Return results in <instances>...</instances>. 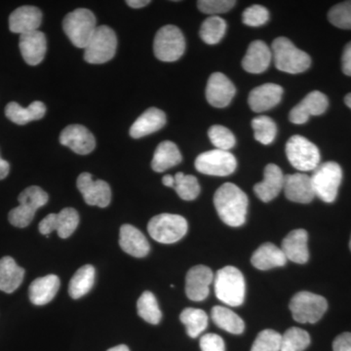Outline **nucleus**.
Segmentation results:
<instances>
[{"mask_svg":"<svg viewBox=\"0 0 351 351\" xmlns=\"http://www.w3.org/2000/svg\"><path fill=\"white\" fill-rule=\"evenodd\" d=\"M307 240H308V234L306 230H295L289 233L281 245V250L287 260L300 265L308 262L309 251Z\"/></svg>","mask_w":351,"mask_h":351,"instance_id":"25","label":"nucleus"},{"mask_svg":"<svg viewBox=\"0 0 351 351\" xmlns=\"http://www.w3.org/2000/svg\"><path fill=\"white\" fill-rule=\"evenodd\" d=\"M48 199L49 197L46 191L38 186L25 189L18 197L19 206L9 212L8 219L11 225L16 228H27L34 219L36 212L47 204Z\"/></svg>","mask_w":351,"mask_h":351,"instance_id":"4","label":"nucleus"},{"mask_svg":"<svg viewBox=\"0 0 351 351\" xmlns=\"http://www.w3.org/2000/svg\"><path fill=\"white\" fill-rule=\"evenodd\" d=\"M189 230L188 221L184 217L175 214H160L149 221L147 232L152 239L162 244L180 241Z\"/></svg>","mask_w":351,"mask_h":351,"instance_id":"5","label":"nucleus"},{"mask_svg":"<svg viewBox=\"0 0 351 351\" xmlns=\"http://www.w3.org/2000/svg\"><path fill=\"white\" fill-rule=\"evenodd\" d=\"M80 223V215L73 208H64L55 218V232L60 239H66L71 237Z\"/></svg>","mask_w":351,"mask_h":351,"instance_id":"37","label":"nucleus"},{"mask_svg":"<svg viewBox=\"0 0 351 351\" xmlns=\"http://www.w3.org/2000/svg\"><path fill=\"white\" fill-rule=\"evenodd\" d=\"M55 218L56 214H49L39 223L38 230L41 234L48 237L50 233L55 232Z\"/></svg>","mask_w":351,"mask_h":351,"instance_id":"48","label":"nucleus"},{"mask_svg":"<svg viewBox=\"0 0 351 351\" xmlns=\"http://www.w3.org/2000/svg\"><path fill=\"white\" fill-rule=\"evenodd\" d=\"M214 205L226 225L239 228L246 221L248 197L237 184L226 182L219 186L214 195Z\"/></svg>","mask_w":351,"mask_h":351,"instance_id":"1","label":"nucleus"},{"mask_svg":"<svg viewBox=\"0 0 351 351\" xmlns=\"http://www.w3.org/2000/svg\"><path fill=\"white\" fill-rule=\"evenodd\" d=\"M272 59L278 71L297 75L311 66V59L307 53L295 47L287 38H277L271 45Z\"/></svg>","mask_w":351,"mask_h":351,"instance_id":"2","label":"nucleus"},{"mask_svg":"<svg viewBox=\"0 0 351 351\" xmlns=\"http://www.w3.org/2000/svg\"><path fill=\"white\" fill-rule=\"evenodd\" d=\"M186 51V39L179 27L168 25L161 27L154 41V55L159 61L176 62Z\"/></svg>","mask_w":351,"mask_h":351,"instance_id":"10","label":"nucleus"},{"mask_svg":"<svg viewBox=\"0 0 351 351\" xmlns=\"http://www.w3.org/2000/svg\"><path fill=\"white\" fill-rule=\"evenodd\" d=\"M180 320L186 326L189 336L193 339L197 338L208 326V315L199 308H184L180 315Z\"/></svg>","mask_w":351,"mask_h":351,"instance_id":"34","label":"nucleus"},{"mask_svg":"<svg viewBox=\"0 0 351 351\" xmlns=\"http://www.w3.org/2000/svg\"><path fill=\"white\" fill-rule=\"evenodd\" d=\"M60 143L68 147L75 154H89L96 147V140L93 134L86 127L80 124H73L66 127L60 135Z\"/></svg>","mask_w":351,"mask_h":351,"instance_id":"17","label":"nucleus"},{"mask_svg":"<svg viewBox=\"0 0 351 351\" xmlns=\"http://www.w3.org/2000/svg\"><path fill=\"white\" fill-rule=\"evenodd\" d=\"M10 172V164L0 156V180L5 179Z\"/></svg>","mask_w":351,"mask_h":351,"instance_id":"50","label":"nucleus"},{"mask_svg":"<svg viewBox=\"0 0 351 351\" xmlns=\"http://www.w3.org/2000/svg\"><path fill=\"white\" fill-rule=\"evenodd\" d=\"M283 189L287 199L293 202L307 204L315 197L311 176L302 173L286 175Z\"/></svg>","mask_w":351,"mask_h":351,"instance_id":"18","label":"nucleus"},{"mask_svg":"<svg viewBox=\"0 0 351 351\" xmlns=\"http://www.w3.org/2000/svg\"><path fill=\"white\" fill-rule=\"evenodd\" d=\"M45 113V105L40 101H34L27 108L21 107L16 101H11L5 108L7 119L18 125H25L34 120L43 119Z\"/></svg>","mask_w":351,"mask_h":351,"instance_id":"29","label":"nucleus"},{"mask_svg":"<svg viewBox=\"0 0 351 351\" xmlns=\"http://www.w3.org/2000/svg\"><path fill=\"white\" fill-rule=\"evenodd\" d=\"M117 38L108 25L97 27L93 36L84 48V60L89 64H105L117 53Z\"/></svg>","mask_w":351,"mask_h":351,"instance_id":"9","label":"nucleus"},{"mask_svg":"<svg viewBox=\"0 0 351 351\" xmlns=\"http://www.w3.org/2000/svg\"><path fill=\"white\" fill-rule=\"evenodd\" d=\"M63 29L73 45L85 48L96 31V17L88 9H76L64 17Z\"/></svg>","mask_w":351,"mask_h":351,"instance_id":"6","label":"nucleus"},{"mask_svg":"<svg viewBox=\"0 0 351 351\" xmlns=\"http://www.w3.org/2000/svg\"><path fill=\"white\" fill-rule=\"evenodd\" d=\"M346 105L351 110V93L346 95L345 98Z\"/></svg>","mask_w":351,"mask_h":351,"instance_id":"54","label":"nucleus"},{"mask_svg":"<svg viewBox=\"0 0 351 351\" xmlns=\"http://www.w3.org/2000/svg\"><path fill=\"white\" fill-rule=\"evenodd\" d=\"M252 128L254 136L258 143L263 145H270L276 140L277 126L276 122L270 117L260 115L252 120Z\"/></svg>","mask_w":351,"mask_h":351,"instance_id":"39","label":"nucleus"},{"mask_svg":"<svg viewBox=\"0 0 351 351\" xmlns=\"http://www.w3.org/2000/svg\"><path fill=\"white\" fill-rule=\"evenodd\" d=\"M328 19L339 29H351V1L341 2L332 7Z\"/></svg>","mask_w":351,"mask_h":351,"instance_id":"43","label":"nucleus"},{"mask_svg":"<svg viewBox=\"0 0 351 351\" xmlns=\"http://www.w3.org/2000/svg\"><path fill=\"white\" fill-rule=\"evenodd\" d=\"M108 351H130V350H129L128 346L125 345H120L114 346V348H110Z\"/></svg>","mask_w":351,"mask_h":351,"instance_id":"53","label":"nucleus"},{"mask_svg":"<svg viewBox=\"0 0 351 351\" xmlns=\"http://www.w3.org/2000/svg\"><path fill=\"white\" fill-rule=\"evenodd\" d=\"M201 351H226L225 341L216 334H205L200 339Z\"/></svg>","mask_w":351,"mask_h":351,"instance_id":"46","label":"nucleus"},{"mask_svg":"<svg viewBox=\"0 0 351 351\" xmlns=\"http://www.w3.org/2000/svg\"><path fill=\"white\" fill-rule=\"evenodd\" d=\"M290 309L293 318L297 322L314 324L318 322L328 309L326 299L313 293H297L290 302Z\"/></svg>","mask_w":351,"mask_h":351,"instance_id":"11","label":"nucleus"},{"mask_svg":"<svg viewBox=\"0 0 351 351\" xmlns=\"http://www.w3.org/2000/svg\"><path fill=\"white\" fill-rule=\"evenodd\" d=\"M208 136H209L210 141L215 145V147L217 149H221V151H230L232 147H234L235 143H237L232 132L225 126L214 125L210 127Z\"/></svg>","mask_w":351,"mask_h":351,"instance_id":"41","label":"nucleus"},{"mask_svg":"<svg viewBox=\"0 0 351 351\" xmlns=\"http://www.w3.org/2000/svg\"><path fill=\"white\" fill-rule=\"evenodd\" d=\"M196 170L201 174L226 177L237 169V158L230 152L213 149L196 157Z\"/></svg>","mask_w":351,"mask_h":351,"instance_id":"12","label":"nucleus"},{"mask_svg":"<svg viewBox=\"0 0 351 351\" xmlns=\"http://www.w3.org/2000/svg\"><path fill=\"white\" fill-rule=\"evenodd\" d=\"M119 245L122 250L135 258H144L151 250L144 233L131 225H123L120 228Z\"/></svg>","mask_w":351,"mask_h":351,"instance_id":"24","label":"nucleus"},{"mask_svg":"<svg viewBox=\"0 0 351 351\" xmlns=\"http://www.w3.org/2000/svg\"><path fill=\"white\" fill-rule=\"evenodd\" d=\"M284 178L282 170L276 164H269L263 171V180L255 184L254 191L263 202H269L277 197L283 189Z\"/></svg>","mask_w":351,"mask_h":351,"instance_id":"21","label":"nucleus"},{"mask_svg":"<svg viewBox=\"0 0 351 351\" xmlns=\"http://www.w3.org/2000/svg\"><path fill=\"white\" fill-rule=\"evenodd\" d=\"M314 193L321 200L332 203L338 196L339 186L343 180V170L338 163L325 162L320 164L311 177Z\"/></svg>","mask_w":351,"mask_h":351,"instance_id":"7","label":"nucleus"},{"mask_svg":"<svg viewBox=\"0 0 351 351\" xmlns=\"http://www.w3.org/2000/svg\"><path fill=\"white\" fill-rule=\"evenodd\" d=\"M282 335L274 330H263L258 335L251 351H280Z\"/></svg>","mask_w":351,"mask_h":351,"instance_id":"42","label":"nucleus"},{"mask_svg":"<svg viewBox=\"0 0 351 351\" xmlns=\"http://www.w3.org/2000/svg\"><path fill=\"white\" fill-rule=\"evenodd\" d=\"M137 309L138 316L149 324H159L162 319V313L159 308L156 295L149 291H145L138 298Z\"/></svg>","mask_w":351,"mask_h":351,"instance_id":"35","label":"nucleus"},{"mask_svg":"<svg viewBox=\"0 0 351 351\" xmlns=\"http://www.w3.org/2000/svg\"><path fill=\"white\" fill-rule=\"evenodd\" d=\"M212 320L217 327L233 335L244 332L245 323L239 315L225 306H214L211 311Z\"/></svg>","mask_w":351,"mask_h":351,"instance_id":"32","label":"nucleus"},{"mask_svg":"<svg viewBox=\"0 0 351 351\" xmlns=\"http://www.w3.org/2000/svg\"><path fill=\"white\" fill-rule=\"evenodd\" d=\"M329 101L326 95L320 91H313L304 97L301 103L291 110L289 119L294 124H304L309 117H317L326 112Z\"/></svg>","mask_w":351,"mask_h":351,"instance_id":"15","label":"nucleus"},{"mask_svg":"<svg viewBox=\"0 0 351 351\" xmlns=\"http://www.w3.org/2000/svg\"><path fill=\"white\" fill-rule=\"evenodd\" d=\"M309 345L308 332L301 328L292 327L282 335L280 351H304Z\"/></svg>","mask_w":351,"mask_h":351,"instance_id":"38","label":"nucleus"},{"mask_svg":"<svg viewBox=\"0 0 351 351\" xmlns=\"http://www.w3.org/2000/svg\"><path fill=\"white\" fill-rule=\"evenodd\" d=\"M76 186L80 189L86 204L100 208L108 207L112 200L110 184L103 180L95 181L89 173H82L77 178Z\"/></svg>","mask_w":351,"mask_h":351,"instance_id":"13","label":"nucleus"},{"mask_svg":"<svg viewBox=\"0 0 351 351\" xmlns=\"http://www.w3.org/2000/svg\"><path fill=\"white\" fill-rule=\"evenodd\" d=\"M182 157L177 145L170 141L160 143L156 149L152 161V168L157 173L175 167L182 162Z\"/></svg>","mask_w":351,"mask_h":351,"instance_id":"31","label":"nucleus"},{"mask_svg":"<svg viewBox=\"0 0 351 351\" xmlns=\"http://www.w3.org/2000/svg\"><path fill=\"white\" fill-rule=\"evenodd\" d=\"M287 261L281 248L269 242L261 245L257 250L254 252L251 258L252 265L260 270L284 267Z\"/></svg>","mask_w":351,"mask_h":351,"instance_id":"28","label":"nucleus"},{"mask_svg":"<svg viewBox=\"0 0 351 351\" xmlns=\"http://www.w3.org/2000/svg\"><path fill=\"white\" fill-rule=\"evenodd\" d=\"M350 251H351V237H350Z\"/></svg>","mask_w":351,"mask_h":351,"instance_id":"55","label":"nucleus"},{"mask_svg":"<svg viewBox=\"0 0 351 351\" xmlns=\"http://www.w3.org/2000/svg\"><path fill=\"white\" fill-rule=\"evenodd\" d=\"M19 47L25 63L29 66H38L43 61L47 50L45 34L40 31L21 34Z\"/></svg>","mask_w":351,"mask_h":351,"instance_id":"22","label":"nucleus"},{"mask_svg":"<svg viewBox=\"0 0 351 351\" xmlns=\"http://www.w3.org/2000/svg\"><path fill=\"white\" fill-rule=\"evenodd\" d=\"M282 95L283 88L280 85L265 83L252 90L249 94V106L253 112H267L280 103Z\"/></svg>","mask_w":351,"mask_h":351,"instance_id":"19","label":"nucleus"},{"mask_svg":"<svg viewBox=\"0 0 351 351\" xmlns=\"http://www.w3.org/2000/svg\"><path fill=\"white\" fill-rule=\"evenodd\" d=\"M162 182L164 186H168V188L174 189L175 186V177L171 175L164 176L162 178Z\"/></svg>","mask_w":351,"mask_h":351,"instance_id":"52","label":"nucleus"},{"mask_svg":"<svg viewBox=\"0 0 351 351\" xmlns=\"http://www.w3.org/2000/svg\"><path fill=\"white\" fill-rule=\"evenodd\" d=\"M126 3L132 8L138 9L149 5L151 1L149 0H127Z\"/></svg>","mask_w":351,"mask_h":351,"instance_id":"51","label":"nucleus"},{"mask_svg":"<svg viewBox=\"0 0 351 351\" xmlns=\"http://www.w3.org/2000/svg\"><path fill=\"white\" fill-rule=\"evenodd\" d=\"M60 278L54 274L36 278L29 288V297L36 306L49 304L59 291Z\"/></svg>","mask_w":351,"mask_h":351,"instance_id":"26","label":"nucleus"},{"mask_svg":"<svg viewBox=\"0 0 351 351\" xmlns=\"http://www.w3.org/2000/svg\"><path fill=\"white\" fill-rule=\"evenodd\" d=\"M271 49L262 40L253 41L242 60V66L247 73L260 75L269 69L271 63Z\"/></svg>","mask_w":351,"mask_h":351,"instance_id":"23","label":"nucleus"},{"mask_svg":"<svg viewBox=\"0 0 351 351\" xmlns=\"http://www.w3.org/2000/svg\"><path fill=\"white\" fill-rule=\"evenodd\" d=\"M43 22V12L36 6L19 7L9 17V29L14 34H25L38 31Z\"/></svg>","mask_w":351,"mask_h":351,"instance_id":"20","label":"nucleus"},{"mask_svg":"<svg viewBox=\"0 0 351 351\" xmlns=\"http://www.w3.org/2000/svg\"><path fill=\"white\" fill-rule=\"evenodd\" d=\"M174 177L176 193L182 200L191 201L198 197L201 189L199 182L195 176L179 172Z\"/></svg>","mask_w":351,"mask_h":351,"instance_id":"40","label":"nucleus"},{"mask_svg":"<svg viewBox=\"0 0 351 351\" xmlns=\"http://www.w3.org/2000/svg\"><path fill=\"white\" fill-rule=\"evenodd\" d=\"M237 4L233 0H199L197 1L198 9L201 12L210 16H219L232 10Z\"/></svg>","mask_w":351,"mask_h":351,"instance_id":"44","label":"nucleus"},{"mask_svg":"<svg viewBox=\"0 0 351 351\" xmlns=\"http://www.w3.org/2000/svg\"><path fill=\"white\" fill-rule=\"evenodd\" d=\"M334 351H351V332H343L332 343Z\"/></svg>","mask_w":351,"mask_h":351,"instance_id":"47","label":"nucleus"},{"mask_svg":"<svg viewBox=\"0 0 351 351\" xmlns=\"http://www.w3.org/2000/svg\"><path fill=\"white\" fill-rule=\"evenodd\" d=\"M95 283V267L85 265L75 272L69 285V294L73 300L88 294Z\"/></svg>","mask_w":351,"mask_h":351,"instance_id":"33","label":"nucleus"},{"mask_svg":"<svg viewBox=\"0 0 351 351\" xmlns=\"http://www.w3.org/2000/svg\"><path fill=\"white\" fill-rule=\"evenodd\" d=\"M341 69L345 75L351 76V41L346 44L341 57Z\"/></svg>","mask_w":351,"mask_h":351,"instance_id":"49","label":"nucleus"},{"mask_svg":"<svg viewBox=\"0 0 351 351\" xmlns=\"http://www.w3.org/2000/svg\"><path fill=\"white\" fill-rule=\"evenodd\" d=\"M166 124V115L162 110L156 108H149L145 110L130 128L132 138H140L151 135L160 130Z\"/></svg>","mask_w":351,"mask_h":351,"instance_id":"27","label":"nucleus"},{"mask_svg":"<svg viewBox=\"0 0 351 351\" xmlns=\"http://www.w3.org/2000/svg\"><path fill=\"white\" fill-rule=\"evenodd\" d=\"M214 274L206 265H195L189 270L186 277V294L191 301L202 302L207 299Z\"/></svg>","mask_w":351,"mask_h":351,"instance_id":"14","label":"nucleus"},{"mask_svg":"<svg viewBox=\"0 0 351 351\" xmlns=\"http://www.w3.org/2000/svg\"><path fill=\"white\" fill-rule=\"evenodd\" d=\"M237 93L234 85L228 76L221 73H214L208 80L206 99L214 108H223L232 103Z\"/></svg>","mask_w":351,"mask_h":351,"instance_id":"16","label":"nucleus"},{"mask_svg":"<svg viewBox=\"0 0 351 351\" xmlns=\"http://www.w3.org/2000/svg\"><path fill=\"white\" fill-rule=\"evenodd\" d=\"M289 162L302 172L314 171L320 165V152L313 143L302 136L295 135L286 144Z\"/></svg>","mask_w":351,"mask_h":351,"instance_id":"8","label":"nucleus"},{"mask_svg":"<svg viewBox=\"0 0 351 351\" xmlns=\"http://www.w3.org/2000/svg\"><path fill=\"white\" fill-rule=\"evenodd\" d=\"M269 19V12L265 7L262 5H252L244 11L242 21L249 27H261L267 24Z\"/></svg>","mask_w":351,"mask_h":351,"instance_id":"45","label":"nucleus"},{"mask_svg":"<svg viewBox=\"0 0 351 351\" xmlns=\"http://www.w3.org/2000/svg\"><path fill=\"white\" fill-rule=\"evenodd\" d=\"M25 269L16 263L13 258L0 260V291L7 294L15 292L24 280Z\"/></svg>","mask_w":351,"mask_h":351,"instance_id":"30","label":"nucleus"},{"mask_svg":"<svg viewBox=\"0 0 351 351\" xmlns=\"http://www.w3.org/2000/svg\"><path fill=\"white\" fill-rule=\"evenodd\" d=\"M226 23L219 16H210L200 27V38L209 45L219 43L225 36Z\"/></svg>","mask_w":351,"mask_h":351,"instance_id":"36","label":"nucleus"},{"mask_svg":"<svg viewBox=\"0 0 351 351\" xmlns=\"http://www.w3.org/2000/svg\"><path fill=\"white\" fill-rule=\"evenodd\" d=\"M215 294L219 301L230 306H239L244 302L246 285L243 274L234 267H223L214 277Z\"/></svg>","mask_w":351,"mask_h":351,"instance_id":"3","label":"nucleus"}]
</instances>
